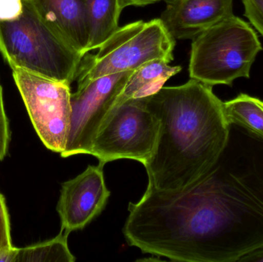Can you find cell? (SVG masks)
I'll return each instance as SVG.
<instances>
[{"label": "cell", "instance_id": "7c38bea8", "mask_svg": "<svg viewBox=\"0 0 263 262\" xmlns=\"http://www.w3.org/2000/svg\"><path fill=\"white\" fill-rule=\"evenodd\" d=\"M181 70V66H171L163 60H153L142 65L133 71L114 106L127 100L145 98L156 93Z\"/></svg>", "mask_w": 263, "mask_h": 262}, {"label": "cell", "instance_id": "7a4b0ae2", "mask_svg": "<svg viewBox=\"0 0 263 262\" xmlns=\"http://www.w3.org/2000/svg\"><path fill=\"white\" fill-rule=\"evenodd\" d=\"M159 118L154 153L145 166L148 184L162 191L185 189L213 166L225 148L230 126L213 86L190 78L145 97Z\"/></svg>", "mask_w": 263, "mask_h": 262}, {"label": "cell", "instance_id": "5bb4252c", "mask_svg": "<svg viewBox=\"0 0 263 262\" xmlns=\"http://www.w3.org/2000/svg\"><path fill=\"white\" fill-rule=\"evenodd\" d=\"M226 118L230 126H239L263 141V101L241 93L223 103Z\"/></svg>", "mask_w": 263, "mask_h": 262}, {"label": "cell", "instance_id": "30bf717a", "mask_svg": "<svg viewBox=\"0 0 263 262\" xmlns=\"http://www.w3.org/2000/svg\"><path fill=\"white\" fill-rule=\"evenodd\" d=\"M165 3L160 19L175 40L193 39L234 15L233 0H168Z\"/></svg>", "mask_w": 263, "mask_h": 262}, {"label": "cell", "instance_id": "44dd1931", "mask_svg": "<svg viewBox=\"0 0 263 262\" xmlns=\"http://www.w3.org/2000/svg\"><path fill=\"white\" fill-rule=\"evenodd\" d=\"M238 262H263V247L247 254Z\"/></svg>", "mask_w": 263, "mask_h": 262}, {"label": "cell", "instance_id": "ac0fdd59", "mask_svg": "<svg viewBox=\"0 0 263 262\" xmlns=\"http://www.w3.org/2000/svg\"><path fill=\"white\" fill-rule=\"evenodd\" d=\"M12 246L9 212L4 196L0 192V250Z\"/></svg>", "mask_w": 263, "mask_h": 262}, {"label": "cell", "instance_id": "e0dca14e", "mask_svg": "<svg viewBox=\"0 0 263 262\" xmlns=\"http://www.w3.org/2000/svg\"><path fill=\"white\" fill-rule=\"evenodd\" d=\"M9 141H10V129H9V119L5 110L3 88L0 85V162L3 161L7 155Z\"/></svg>", "mask_w": 263, "mask_h": 262}, {"label": "cell", "instance_id": "8fae6325", "mask_svg": "<svg viewBox=\"0 0 263 262\" xmlns=\"http://www.w3.org/2000/svg\"><path fill=\"white\" fill-rule=\"evenodd\" d=\"M40 16L74 49L86 54L89 42L86 0H30Z\"/></svg>", "mask_w": 263, "mask_h": 262}, {"label": "cell", "instance_id": "9a60e30c", "mask_svg": "<svg viewBox=\"0 0 263 262\" xmlns=\"http://www.w3.org/2000/svg\"><path fill=\"white\" fill-rule=\"evenodd\" d=\"M69 234L62 231L52 239L14 251L13 262H74L68 246Z\"/></svg>", "mask_w": 263, "mask_h": 262}, {"label": "cell", "instance_id": "5b68a950", "mask_svg": "<svg viewBox=\"0 0 263 262\" xmlns=\"http://www.w3.org/2000/svg\"><path fill=\"white\" fill-rule=\"evenodd\" d=\"M176 40L160 18L137 21L120 27L98 49L95 55H85L79 69L78 88L111 74L136 70L153 61H173Z\"/></svg>", "mask_w": 263, "mask_h": 262}, {"label": "cell", "instance_id": "277c9868", "mask_svg": "<svg viewBox=\"0 0 263 262\" xmlns=\"http://www.w3.org/2000/svg\"><path fill=\"white\" fill-rule=\"evenodd\" d=\"M262 50L254 29L233 15L193 38L190 78L211 86H232L237 78H250L252 66Z\"/></svg>", "mask_w": 263, "mask_h": 262}, {"label": "cell", "instance_id": "6da1fadb", "mask_svg": "<svg viewBox=\"0 0 263 262\" xmlns=\"http://www.w3.org/2000/svg\"><path fill=\"white\" fill-rule=\"evenodd\" d=\"M165 232L190 262H238L263 247V141L232 125L213 166L165 195Z\"/></svg>", "mask_w": 263, "mask_h": 262}, {"label": "cell", "instance_id": "3957f363", "mask_svg": "<svg viewBox=\"0 0 263 262\" xmlns=\"http://www.w3.org/2000/svg\"><path fill=\"white\" fill-rule=\"evenodd\" d=\"M23 1L18 18L0 21L2 55L11 69L72 84L84 55L40 16L30 0Z\"/></svg>", "mask_w": 263, "mask_h": 262}, {"label": "cell", "instance_id": "4fadbf2b", "mask_svg": "<svg viewBox=\"0 0 263 262\" xmlns=\"http://www.w3.org/2000/svg\"><path fill=\"white\" fill-rule=\"evenodd\" d=\"M89 42L86 53L98 49L117 29L120 14V0H86Z\"/></svg>", "mask_w": 263, "mask_h": 262}, {"label": "cell", "instance_id": "ba28073f", "mask_svg": "<svg viewBox=\"0 0 263 262\" xmlns=\"http://www.w3.org/2000/svg\"><path fill=\"white\" fill-rule=\"evenodd\" d=\"M134 71V70H133ZM133 71L96 78L71 94V125L67 143L60 155L68 158L90 155L96 135Z\"/></svg>", "mask_w": 263, "mask_h": 262}, {"label": "cell", "instance_id": "d6986e66", "mask_svg": "<svg viewBox=\"0 0 263 262\" xmlns=\"http://www.w3.org/2000/svg\"><path fill=\"white\" fill-rule=\"evenodd\" d=\"M23 9V0H0V21L15 19Z\"/></svg>", "mask_w": 263, "mask_h": 262}, {"label": "cell", "instance_id": "2e32d148", "mask_svg": "<svg viewBox=\"0 0 263 262\" xmlns=\"http://www.w3.org/2000/svg\"><path fill=\"white\" fill-rule=\"evenodd\" d=\"M244 15L263 36V0H242Z\"/></svg>", "mask_w": 263, "mask_h": 262}, {"label": "cell", "instance_id": "8992f818", "mask_svg": "<svg viewBox=\"0 0 263 262\" xmlns=\"http://www.w3.org/2000/svg\"><path fill=\"white\" fill-rule=\"evenodd\" d=\"M159 127V118L146 107L145 98L127 100L108 114L96 135L90 155L103 166L117 159L145 164L154 153Z\"/></svg>", "mask_w": 263, "mask_h": 262}, {"label": "cell", "instance_id": "52a82bcc", "mask_svg": "<svg viewBox=\"0 0 263 262\" xmlns=\"http://www.w3.org/2000/svg\"><path fill=\"white\" fill-rule=\"evenodd\" d=\"M12 70L37 135L48 149L61 154L70 129V85L21 69Z\"/></svg>", "mask_w": 263, "mask_h": 262}, {"label": "cell", "instance_id": "9c48e42d", "mask_svg": "<svg viewBox=\"0 0 263 262\" xmlns=\"http://www.w3.org/2000/svg\"><path fill=\"white\" fill-rule=\"evenodd\" d=\"M103 165L89 166L76 178L62 184L57 210L61 230L70 233L84 229L100 215L110 196Z\"/></svg>", "mask_w": 263, "mask_h": 262}, {"label": "cell", "instance_id": "ffe728a7", "mask_svg": "<svg viewBox=\"0 0 263 262\" xmlns=\"http://www.w3.org/2000/svg\"><path fill=\"white\" fill-rule=\"evenodd\" d=\"M166 2L168 0H120V8L122 10L128 6H145L159 2Z\"/></svg>", "mask_w": 263, "mask_h": 262}]
</instances>
